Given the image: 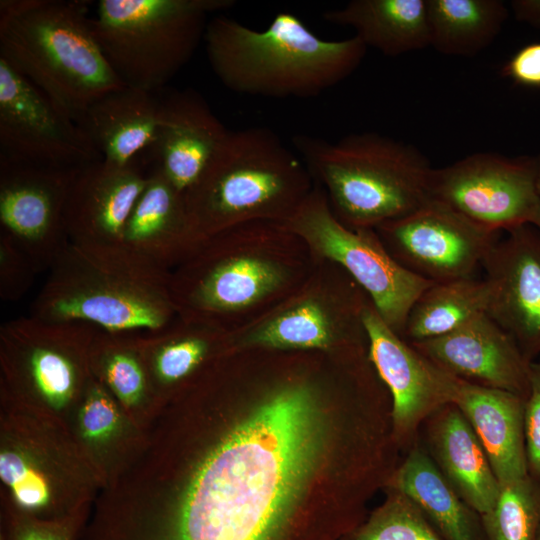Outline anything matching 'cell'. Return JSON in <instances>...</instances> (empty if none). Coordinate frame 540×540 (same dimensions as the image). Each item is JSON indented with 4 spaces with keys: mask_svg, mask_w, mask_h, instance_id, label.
Segmentation results:
<instances>
[{
    "mask_svg": "<svg viewBox=\"0 0 540 540\" xmlns=\"http://www.w3.org/2000/svg\"><path fill=\"white\" fill-rule=\"evenodd\" d=\"M148 174L149 169L139 158L126 165L101 159L78 168L65 211L69 242L122 244L126 224Z\"/></svg>",
    "mask_w": 540,
    "mask_h": 540,
    "instance_id": "19",
    "label": "cell"
},
{
    "mask_svg": "<svg viewBox=\"0 0 540 540\" xmlns=\"http://www.w3.org/2000/svg\"><path fill=\"white\" fill-rule=\"evenodd\" d=\"M284 224L307 243L317 258L343 267L366 292L385 323L402 337L413 303L435 282L399 264L374 229H350L343 225L316 182Z\"/></svg>",
    "mask_w": 540,
    "mask_h": 540,
    "instance_id": "10",
    "label": "cell"
},
{
    "mask_svg": "<svg viewBox=\"0 0 540 540\" xmlns=\"http://www.w3.org/2000/svg\"><path fill=\"white\" fill-rule=\"evenodd\" d=\"M452 403L480 440L500 485L528 476L524 398L457 378Z\"/></svg>",
    "mask_w": 540,
    "mask_h": 540,
    "instance_id": "23",
    "label": "cell"
},
{
    "mask_svg": "<svg viewBox=\"0 0 540 540\" xmlns=\"http://www.w3.org/2000/svg\"><path fill=\"white\" fill-rule=\"evenodd\" d=\"M353 540H443L419 508L388 488L386 500L357 527Z\"/></svg>",
    "mask_w": 540,
    "mask_h": 540,
    "instance_id": "32",
    "label": "cell"
},
{
    "mask_svg": "<svg viewBox=\"0 0 540 540\" xmlns=\"http://www.w3.org/2000/svg\"><path fill=\"white\" fill-rule=\"evenodd\" d=\"M315 181L301 157L268 128L230 131L185 191L191 223L206 239L252 221L286 222Z\"/></svg>",
    "mask_w": 540,
    "mask_h": 540,
    "instance_id": "6",
    "label": "cell"
},
{
    "mask_svg": "<svg viewBox=\"0 0 540 540\" xmlns=\"http://www.w3.org/2000/svg\"><path fill=\"white\" fill-rule=\"evenodd\" d=\"M490 299L491 288L485 278L435 282L413 303L402 338L414 343L446 335L487 313Z\"/></svg>",
    "mask_w": 540,
    "mask_h": 540,
    "instance_id": "28",
    "label": "cell"
},
{
    "mask_svg": "<svg viewBox=\"0 0 540 540\" xmlns=\"http://www.w3.org/2000/svg\"><path fill=\"white\" fill-rule=\"evenodd\" d=\"M170 274L124 244L69 242L48 270L30 315L108 332L156 331L178 316Z\"/></svg>",
    "mask_w": 540,
    "mask_h": 540,
    "instance_id": "4",
    "label": "cell"
},
{
    "mask_svg": "<svg viewBox=\"0 0 540 540\" xmlns=\"http://www.w3.org/2000/svg\"><path fill=\"white\" fill-rule=\"evenodd\" d=\"M540 364V355H539V361H537Z\"/></svg>",
    "mask_w": 540,
    "mask_h": 540,
    "instance_id": "42",
    "label": "cell"
},
{
    "mask_svg": "<svg viewBox=\"0 0 540 540\" xmlns=\"http://www.w3.org/2000/svg\"><path fill=\"white\" fill-rule=\"evenodd\" d=\"M0 475L12 489L17 502L29 509L39 508L49 500V488L44 478L15 452L0 456Z\"/></svg>",
    "mask_w": 540,
    "mask_h": 540,
    "instance_id": "33",
    "label": "cell"
},
{
    "mask_svg": "<svg viewBox=\"0 0 540 540\" xmlns=\"http://www.w3.org/2000/svg\"><path fill=\"white\" fill-rule=\"evenodd\" d=\"M89 4L0 1V57L78 124L95 101L125 86L95 39Z\"/></svg>",
    "mask_w": 540,
    "mask_h": 540,
    "instance_id": "5",
    "label": "cell"
},
{
    "mask_svg": "<svg viewBox=\"0 0 540 540\" xmlns=\"http://www.w3.org/2000/svg\"><path fill=\"white\" fill-rule=\"evenodd\" d=\"M90 360L105 385L124 404L135 405L143 399L150 375L141 333L98 329L92 342Z\"/></svg>",
    "mask_w": 540,
    "mask_h": 540,
    "instance_id": "30",
    "label": "cell"
},
{
    "mask_svg": "<svg viewBox=\"0 0 540 540\" xmlns=\"http://www.w3.org/2000/svg\"><path fill=\"white\" fill-rule=\"evenodd\" d=\"M211 69L228 89L274 98L317 96L349 77L367 47L355 35L324 40L293 13H278L264 30L212 18L204 34Z\"/></svg>",
    "mask_w": 540,
    "mask_h": 540,
    "instance_id": "3",
    "label": "cell"
},
{
    "mask_svg": "<svg viewBox=\"0 0 540 540\" xmlns=\"http://www.w3.org/2000/svg\"><path fill=\"white\" fill-rule=\"evenodd\" d=\"M227 334L210 324L177 316L165 327L141 333L149 375L163 387H174L197 375L228 352Z\"/></svg>",
    "mask_w": 540,
    "mask_h": 540,
    "instance_id": "27",
    "label": "cell"
},
{
    "mask_svg": "<svg viewBox=\"0 0 540 540\" xmlns=\"http://www.w3.org/2000/svg\"><path fill=\"white\" fill-rule=\"evenodd\" d=\"M293 145L335 217L350 229H375L431 198L433 168L410 144L363 132L336 142L301 134Z\"/></svg>",
    "mask_w": 540,
    "mask_h": 540,
    "instance_id": "7",
    "label": "cell"
},
{
    "mask_svg": "<svg viewBox=\"0 0 540 540\" xmlns=\"http://www.w3.org/2000/svg\"><path fill=\"white\" fill-rule=\"evenodd\" d=\"M537 157V167H538V174H537V193H538V200L536 209L531 221V225L534 226L539 232H540V154L536 156Z\"/></svg>",
    "mask_w": 540,
    "mask_h": 540,
    "instance_id": "39",
    "label": "cell"
},
{
    "mask_svg": "<svg viewBox=\"0 0 540 540\" xmlns=\"http://www.w3.org/2000/svg\"><path fill=\"white\" fill-rule=\"evenodd\" d=\"M501 74L518 85L540 88V42L520 48L504 64Z\"/></svg>",
    "mask_w": 540,
    "mask_h": 540,
    "instance_id": "37",
    "label": "cell"
},
{
    "mask_svg": "<svg viewBox=\"0 0 540 540\" xmlns=\"http://www.w3.org/2000/svg\"><path fill=\"white\" fill-rule=\"evenodd\" d=\"M368 355L391 397V418L398 444L417 441L424 421L452 403L457 378L443 371L394 332L370 300L364 312Z\"/></svg>",
    "mask_w": 540,
    "mask_h": 540,
    "instance_id": "15",
    "label": "cell"
},
{
    "mask_svg": "<svg viewBox=\"0 0 540 540\" xmlns=\"http://www.w3.org/2000/svg\"><path fill=\"white\" fill-rule=\"evenodd\" d=\"M410 344L460 380L528 396L533 361L487 313L446 335Z\"/></svg>",
    "mask_w": 540,
    "mask_h": 540,
    "instance_id": "18",
    "label": "cell"
},
{
    "mask_svg": "<svg viewBox=\"0 0 540 540\" xmlns=\"http://www.w3.org/2000/svg\"><path fill=\"white\" fill-rule=\"evenodd\" d=\"M22 540H59V539L55 535L49 532L31 530L24 535Z\"/></svg>",
    "mask_w": 540,
    "mask_h": 540,
    "instance_id": "40",
    "label": "cell"
},
{
    "mask_svg": "<svg viewBox=\"0 0 540 540\" xmlns=\"http://www.w3.org/2000/svg\"><path fill=\"white\" fill-rule=\"evenodd\" d=\"M369 301L343 267L318 258L297 289L254 322L227 334L228 352L262 348L368 353L364 312Z\"/></svg>",
    "mask_w": 540,
    "mask_h": 540,
    "instance_id": "9",
    "label": "cell"
},
{
    "mask_svg": "<svg viewBox=\"0 0 540 540\" xmlns=\"http://www.w3.org/2000/svg\"><path fill=\"white\" fill-rule=\"evenodd\" d=\"M537 540H540V529H539Z\"/></svg>",
    "mask_w": 540,
    "mask_h": 540,
    "instance_id": "41",
    "label": "cell"
},
{
    "mask_svg": "<svg viewBox=\"0 0 540 540\" xmlns=\"http://www.w3.org/2000/svg\"><path fill=\"white\" fill-rule=\"evenodd\" d=\"M506 232L481 266L491 288L487 314L534 361L540 355V232L531 224Z\"/></svg>",
    "mask_w": 540,
    "mask_h": 540,
    "instance_id": "17",
    "label": "cell"
},
{
    "mask_svg": "<svg viewBox=\"0 0 540 540\" xmlns=\"http://www.w3.org/2000/svg\"><path fill=\"white\" fill-rule=\"evenodd\" d=\"M374 230L399 264L433 282L473 277L500 234L433 198Z\"/></svg>",
    "mask_w": 540,
    "mask_h": 540,
    "instance_id": "13",
    "label": "cell"
},
{
    "mask_svg": "<svg viewBox=\"0 0 540 540\" xmlns=\"http://www.w3.org/2000/svg\"><path fill=\"white\" fill-rule=\"evenodd\" d=\"M317 260L284 223L247 222L206 238L173 269L171 295L179 316L229 334L297 289Z\"/></svg>",
    "mask_w": 540,
    "mask_h": 540,
    "instance_id": "2",
    "label": "cell"
},
{
    "mask_svg": "<svg viewBox=\"0 0 540 540\" xmlns=\"http://www.w3.org/2000/svg\"><path fill=\"white\" fill-rule=\"evenodd\" d=\"M481 522L484 540H537L540 483L528 475L501 485L495 505Z\"/></svg>",
    "mask_w": 540,
    "mask_h": 540,
    "instance_id": "31",
    "label": "cell"
},
{
    "mask_svg": "<svg viewBox=\"0 0 540 540\" xmlns=\"http://www.w3.org/2000/svg\"><path fill=\"white\" fill-rule=\"evenodd\" d=\"M97 330L82 322L29 315L2 324L0 337L26 383L52 407L61 408L80 387L83 361L90 359Z\"/></svg>",
    "mask_w": 540,
    "mask_h": 540,
    "instance_id": "16",
    "label": "cell"
},
{
    "mask_svg": "<svg viewBox=\"0 0 540 540\" xmlns=\"http://www.w3.org/2000/svg\"><path fill=\"white\" fill-rule=\"evenodd\" d=\"M230 131L191 89L159 100L158 128L150 150L154 166L183 194L200 177Z\"/></svg>",
    "mask_w": 540,
    "mask_h": 540,
    "instance_id": "20",
    "label": "cell"
},
{
    "mask_svg": "<svg viewBox=\"0 0 540 540\" xmlns=\"http://www.w3.org/2000/svg\"><path fill=\"white\" fill-rule=\"evenodd\" d=\"M119 422L118 410L106 389L97 382L87 388L81 409V430L86 439L99 441L108 438Z\"/></svg>",
    "mask_w": 540,
    "mask_h": 540,
    "instance_id": "35",
    "label": "cell"
},
{
    "mask_svg": "<svg viewBox=\"0 0 540 540\" xmlns=\"http://www.w3.org/2000/svg\"><path fill=\"white\" fill-rule=\"evenodd\" d=\"M78 168H54L0 158V232L49 270L69 243L67 199Z\"/></svg>",
    "mask_w": 540,
    "mask_h": 540,
    "instance_id": "14",
    "label": "cell"
},
{
    "mask_svg": "<svg viewBox=\"0 0 540 540\" xmlns=\"http://www.w3.org/2000/svg\"><path fill=\"white\" fill-rule=\"evenodd\" d=\"M524 440L528 475L540 483V364L535 361L524 406Z\"/></svg>",
    "mask_w": 540,
    "mask_h": 540,
    "instance_id": "36",
    "label": "cell"
},
{
    "mask_svg": "<svg viewBox=\"0 0 540 540\" xmlns=\"http://www.w3.org/2000/svg\"><path fill=\"white\" fill-rule=\"evenodd\" d=\"M204 240L191 223L184 194L153 165L126 224L122 244L171 272Z\"/></svg>",
    "mask_w": 540,
    "mask_h": 540,
    "instance_id": "21",
    "label": "cell"
},
{
    "mask_svg": "<svg viewBox=\"0 0 540 540\" xmlns=\"http://www.w3.org/2000/svg\"><path fill=\"white\" fill-rule=\"evenodd\" d=\"M537 174L536 156L474 153L433 168L430 197L500 233L531 224L538 200Z\"/></svg>",
    "mask_w": 540,
    "mask_h": 540,
    "instance_id": "11",
    "label": "cell"
},
{
    "mask_svg": "<svg viewBox=\"0 0 540 540\" xmlns=\"http://www.w3.org/2000/svg\"><path fill=\"white\" fill-rule=\"evenodd\" d=\"M233 0H101L91 17L95 39L125 86L150 92L191 59L212 13Z\"/></svg>",
    "mask_w": 540,
    "mask_h": 540,
    "instance_id": "8",
    "label": "cell"
},
{
    "mask_svg": "<svg viewBox=\"0 0 540 540\" xmlns=\"http://www.w3.org/2000/svg\"><path fill=\"white\" fill-rule=\"evenodd\" d=\"M326 361L274 351L253 408L193 475L175 540L279 538L322 455L326 402L344 385L334 363L323 368Z\"/></svg>",
    "mask_w": 540,
    "mask_h": 540,
    "instance_id": "1",
    "label": "cell"
},
{
    "mask_svg": "<svg viewBox=\"0 0 540 540\" xmlns=\"http://www.w3.org/2000/svg\"><path fill=\"white\" fill-rule=\"evenodd\" d=\"M386 487L407 496L443 540H484L481 516L457 494L418 440Z\"/></svg>",
    "mask_w": 540,
    "mask_h": 540,
    "instance_id": "25",
    "label": "cell"
},
{
    "mask_svg": "<svg viewBox=\"0 0 540 540\" xmlns=\"http://www.w3.org/2000/svg\"><path fill=\"white\" fill-rule=\"evenodd\" d=\"M510 5L518 21L540 29V0H513Z\"/></svg>",
    "mask_w": 540,
    "mask_h": 540,
    "instance_id": "38",
    "label": "cell"
},
{
    "mask_svg": "<svg viewBox=\"0 0 540 540\" xmlns=\"http://www.w3.org/2000/svg\"><path fill=\"white\" fill-rule=\"evenodd\" d=\"M39 272L31 259L7 235L0 232V297L5 302L21 299Z\"/></svg>",
    "mask_w": 540,
    "mask_h": 540,
    "instance_id": "34",
    "label": "cell"
},
{
    "mask_svg": "<svg viewBox=\"0 0 540 540\" xmlns=\"http://www.w3.org/2000/svg\"><path fill=\"white\" fill-rule=\"evenodd\" d=\"M422 445L457 494L480 516L488 513L501 485L467 419L453 403L433 412L422 424Z\"/></svg>",
    "mask_w": 540,
    "mask_h": 540,
    "instance_id": "22",
    "label": "cell"
},
{
    "mask_svg": "<svg viewBox=\"0 0 540 540\" xmlns=\"http://www.w3.org/2000/svg\"><path fill=\"white\" fill-rule=\"evenodd\" d=\"M159 100L153 92L124 86L95 101L79 125L102 160L126 165L151 149L158 128Z\"/></svg>",
    "mask_w": 540,
    "mask_h": 540,
    "instance_id": "24",
    "label": "cell"
},
{
    "mask_svg": "<svg viewBox=\"0 0 540 540\" xmlns=\"http://www.w3.org/2000/svg\"><path fill=\"white\" fill-rule=\"evenodd\" d=\"M324 20L351 27L366 47L398 56L430 46L426 0H352Z\"/></svg>",
    "mask_w": 540,
    "mask_h": 540,
    "instance_id": "26",
    "label": "cell"
},
{
    "mask_svg": "<svg viewBox=\"0 0 540 540\" xmlns=\"http://www.w3.org/2000/svg\"><path fill=\"white\" fill-rule=\"evenodd\" d=\"M0 158L80 168L101 160L84 129L0 57Z\"/></svg>",
    "mask_w": 540,
    "mask_h": 540,
    "instance_id": "12",
    "label": "cell"
},
{
    "mask_svg": "<svg viewBox=\"0 0 540 540\" xmlns=\"http://www.w3.org/2000/svg\"><path fill=\"white\" fill-rule=\"evenodd\" d=\"M430 46L450 56H474L499 35L508 17L500 0H426Z\"/></svg>",
    "mask_w": 540,
    "mask_h": 540,
    "instance_id": "29",
    "label": "cell"
}]
</instances>
